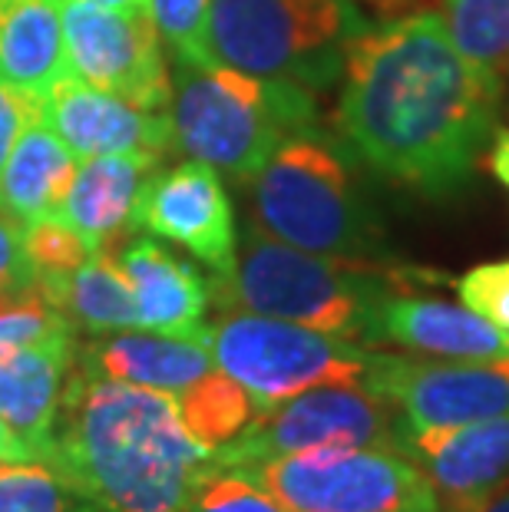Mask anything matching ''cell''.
Here are the masks:
<instances>
[{"label": "cell", "mask_w": 509, "mask_h": 512, "mask_svg": "<svg viewBox=\"0 0 509 512\" xmlns=\"http://www.w3.org/2000/svg\"><path fill=\"white\" fill-rule=\"evenodd\" d=\"M34 119H43V100L0 80V172L7 166V156H10V149H14L17 136L24 133Z\"/></svg>", "instance_id": "obj_31"}, {"label": "cell", "mask_w": 509, "mask_h": 512, "mask_svg": "<svg viewBox=\"0 0 509 512\" xmlns=\"http://www.w3.org/2000/svg\"><path fill=\"white\" fill-rule=\"evenodd\" d=\"M24 248L37 271V285L47 278L70 275L93 255L83 238L73 232V225L63 222L60 215H47V219L24 225Z\"/></svg>", "instance_id": "obj_28"}, {"label": "cell", "mask_w": 509, "mask_h": 512, "mask_svg": "<svg viewBox=\"0 0 509 512\" xmlns=\"http://www.w3.org/2000/svg\"><path fill=\"white\" fill-rule=\"evenodd\" d=\"M400 268L301 252L265 228L248 225L225 275L209 278L219 311H252L377 347V311L387 294L404 291Z\"/></svg>", "instance_id": "obj_3"}, {"label": "cell", "mask_w": 509, "mask_h": 512, "mask_svg": "<svg viewBox=\"0 0 509 512\" xmlns=\"http://www.w3.org/2000/svg\"><path fill=\"white\" fill-rule=\"evenodd\" d=\"M238 470L288 512H440L417 463L387 446H328Z\"/></svg>", "instance_id": "obj_8"}, {"label": "cell", "mask_w": 509, "mask_h": 512, "mask_svg": "<svg viewBox=\"0 0 509 512\" xmlns=\"http://www.w3.org/2000/svg\"><path fill=\"white\" fill-rule=\"evenodd\" d=\"M473 512H509V486L496 489V493L490 499H483Z\"/></svg>", "instance_id": "obj_33"}, {"label": "cell", "mask_w": 509, "mask_h": 512, "mask_svg": "<svg viewBox=\"0 0 509 512\" xmlns=\"http://www.w3.org/2000/svg\"><path fill=\"white\" fill-rule=\"evenodd\" d=\"M43 119L53 126L73 156H146L162 162L176 149L172 113H153L103 93L67 73L43 100Z\"/></svg>", "instance_id": "obj_14"}, {"label": "cell", "mask_w": 509, "mask_h": 512, "mask_svg": "<svg viewBox=\"0 0 509 512\" xmlns=\"http://www.w3.org/2000/svg\"><path fill=\"white\" fill-rule=\"evenodd\" d=\"M116 265L133 288L139 328L156 334H202L209 311V281L179 261L156 238L136 235L116 252Z\"/></svg>", "instance_id": "obj_18"}, {"label": "cell", "mask_w": 509, "mask_h": 512, "mask_svg": "<svg viewBox=\"0 0 509 512\" xmlns=\"http://www.w3.org/2000/svg\"><path fill=\"white\" fill-rule=\"evenodd\" d=\"M367 27L357 0H212L209 10L215 63L311 93L341 80L348 47Z\"/></svg>", "instance_id": "obj_6"}, {"label": "cell", "mask_w": 509, "mask_h": 512, "mask_svg": "<svg viewBox=\"0 0 509 512\" xmlns=\"http://www.w3.org/2000/svg\"><path fill=\"white\" fill-rule=\"evenodd\" d=\"M136 228L182 245L212 275H225L235 261L238 228L222 176L205 162H179L156 169L136 199Z\"/></svg>", "instance_id": "obj_12"}, {"label": "cell", "mask_w": 509, "mask_h": 512, "mask_svg": "<svg viewBox=\"0 0 509 512\" xmlns=\"http://www.w3.org/2000/svg\"><path fill=\"white\" fill-rule=\"evenodd\" d=\"M47 466L96 512H179L212 453L182 427L172 394L73 364Z\"/></svg>", "instance_id": "obj_2"}, {"label": "cell", "mask_w": 509, "mask_h": 512, "mask_svg": "<svg viewBox=\"0 0 509 512\" xmlns=\"http://www.w3.org/2000/svg\"><path fill=\"white\" fill-rule=\"evenodd\" d=\"M37 294L53 304L77 331L113 334L139 328L133 288L110 252H93L70 275L40 281Z\"/></svg>", "instance_id": "obj_22"}, {"label": "cell", "mask_w": 509, "mask_h": 512, "mask_svg": "<svg viewBox=\"0 0 509 512\" xmlns=\"http://www.w3.org/2000/svg\"><path fill=\"white\" fill-rule=\"evenodd\" d=\"M503 83L424 10L367 27L348 47L334 126L377 176L430 199L473 179L500 113Z\"/></svg>", "instance_id": "obj_1"}, {"label": "cell", "mask_w": 509, "mask_h": 512, "mask_svg": "<svg viewBox=\"0 0 509 512\" xmlns=\"http://www.w3.org/2000/svg\"><path fill=\"white\" fill-rule=\"evenodd\" d=\"M172 400H176L182 427L209 453L242 437L262 413L252 394L219 367H212L209 374H202L189 387H182L179 394H172Z\"/></svg>", "instance_id": "obj_23"}, {"label": "cell", "mask_w": 509, "mask_h": 512, "mask_svg": "<svg viewBox=\"0 0 509 512\" xmlns=\"http://www.w3.org/2000/svg\"><path fill=\"white\" fill-rule=\"evenodd\" d=\"M93 506L47 463H7L0 470V512H90Z\"/></svg>", "instance_id": "obj_25"}, {"label": "cell", "mask_w": 509, "mask_h": 512, "mask_svg": "<svg viewBox=\"0 0 509 512\" xmlns=\"http://www.w3.org/2000/svg\"><path fill=\"white\" fill-rule=\"evenodd\" d=\"M90 512H96V509H90Z\"/></svg>", "instance_id": "obj_37"}, {"label": "cell", "mask_w": 509, "mask_h": 512, "mask_svg": "<svg viewBox=\"0 0 509 512\" xmlns=\"http://www.w3.org/2000/svg\"><path fill=\"white\" fill-rule=\"evenodd\" d=\"M179 512H288L238 466H209L189 489Z\"/></svg>", "instance_id": "obj_26"}, {"label": "cell", "mask_w": 509, "mask_h": 512, "mask_svg": "<svg viewBox=\"0 0 509 512\" xmlns=\"http://www.w3.org/2000/svg\"><path fill=\"white\" fill-rule=\"evenodd\" d=\"M371 4H377L381 10H394V7H400L404 0H371Z\"/></svg>", "instance_id": "obj_35"}, {"label": "cell", "mask_w": 509, "mask_h": 512, "mask_svg": "<svg viewBox=\"0 0 509 512\" xmlns=\"http://www.w3.org/2000/svg\"><path fill=\"white\" fill-rule=\"evenodd\" d=\"M248 185L255 225L278 242L348 261H377L387 252L384 228L361 182L318 129L285 139Z\"/></svg>", "instance_id": "obj_5"}, {"label": "cell", "mask_w": 509, "mask_h": 512, "mask_svg": "<svg viewBox=\"0 0 509 512\" xmlns=\"http://www.w3.org/2000/svg\"><path fill=\"white\" fill-rule=\"evenodd\" d=\"M364 387L391 400L410 430L509 413V361H417L377 351Z\"/></svg>", "instance_id": "obj_11"}, {"label": "cell", "mask_w": 509, "mask_h": 512, "mask_svg": "<svg viewBox=\"0 0 509 512\" xmlns=\"http://www.w3.org/2000/svg\"><path fill=\"white\" fill-rule=\"evenodd\" d=\"M209 334L212 361L242 384L258 410L324 384H364L374 347L252 311H222Z\"/></svg>", "instance_id": "obj_7"}, {"label": "cell", "mask_w": 509, "mask_h": 512, "mask_svg": "<svg viewBox=\"0 0 509 512\" xmlns=\"http://www.w3.org/2000/svg\"><path fill=\"white\" fill-rule=\"evenodd\" d=\"M67 73L63 0H0V80L47 100Z\"/></svg>", "instance_id": "obj_20"}, {"label": "cell", "mask_w": 509, "mask_h": 512, "mask_svg": "<svg viewBox=\"0 0 509 512\" xmlns=\"http://www.w3.org/2000/svg\"><path fill=\"white\" fill-rule=\"evenodd\" d=\"M37 294V271L24 248V225L0 212V308Z\"/></svg>", "instance_id": "obj_30"}, {"label": "cell", "mask_w": 509, "mask_h": 512, "mask_svg": "<svg viewBox=\"0 0 509 512\" xmlns=\"http://www.w3.org/2000/svg\"><path fill=\"white\" fill-rule=\"evenodd\" d=\"M400 413L364 384H324L262 410L242 437L212 453L215 466H248L328 446L397 450Z\"/></svg>", "instance_id": "obj_9"}, {"label": "cell", "mask_w": 509, "mask_h": 512, "mask_svg": "<svg viewBox=\"0 0 509 512\" xmlns=\"http://www.w3.org/2000/svg\"><path fill=\"white\" fill-rule=\"evenodd\" d=\"M490 169H493V176L509 189V133H503L500 139H496L493 156H490Z\"/></svg>", "instance_id": "obj_32"}, {"label": "cell", "mask_w": 509, "mask_h": 512, "mask_svg": "<svg viewBox=\"0 0 509 512\" xmlns=\"http://www.w3.org/2000/svg\"><path fill=\"white\" fill-rule=\"evenodd\" d=\"M318 103L298 83L265 80L222 63L176 60L172 67V129L189 159L252 182L268 156L291 136L314 133Z\"/></svg>", "instance_id": "obj_4"}, {"label": "cell", "mask_w": 509, "mask_h": 512, "mask_svg": "<svg viewBox=\"0 0 509 512\" xmlns=\"http://www.w3.org/2000/svg\"><path fill=\"white\" fill-rule=\"evenodd\" d=\"M70 73L103 93L172 113V73L149 10H110L63 0Z\"/></svg>", "instance_id": "obj_10"}, {"label": "cell", "mask_w": 509, "mask_h": 512, "mask_svg": "<svg viewBox=\"0 0 509 512\" xmlns=\"http://www.w3.org/2000/svg\"><path fill=\"white\" fill-rule=\"evenodd\" d=\"M77 367L86 374L123 380V384L179 394L192 380L215 367L209 334H156L143 328L90 334L77 344Z\"/></svg>", "instance_id": "obj_17"}, {"label": "cell", "mask_w": 509, "mask_h": 512, "mask_svg": "<svg viewBox=\"0 0 509 512\" xmlns=\"http://www.w3.org/2000/svg\"><path fill=\"white\" fill-rule=\"evenodd\" d=\"M96 7H110V10H149V0H86Z\"/></svg>", "instance_id": "obj_34"}, {"label": "cell", "mask_w": 509, "mask_h": 512, "mask_svg": "<svg viewBox=\"0 0 509 512\" xmlns=\"http://www.w3.org/2000/svg\"><path fill=\"white\" fill-rule=\"evenodd\" d=\"M209 10L212 0H149V17L172 57L199 63V67L215 63L209 43Z\"/></svg>", "instance_id": "obj_27"}, {"label": "cell", "mask_w": 509, "mask_h": 512, "mask_svg": "<svg viewBox=\"0 0 509 512\" xmlns=\"http://www.w3.org/2000/svg\"><path fill=\"white\" fill-rule=\"evenodd\" d=\"M453 43L476 67L509 80V0H443Z\"/></svg>", "instance_id": "obj_24"}, {"label": "cell", "mask_w": 509, "mask_h": 512, "mask_svg": "<svg viewBox=\"0 0 509 512\" xmlns=\"http://www.w3.org/2000/svg\"><path fill=\"white\" fill-rule=\"evenodd\" d=\"M463 308L476 311L496 328L509 331V258L486 261V265L470 268L457 281Z\"/></svg>", "instance_id": "obj_29"}, {"label": "cell", "mask_w": 509, "mask_h": 512, "mask_svg": "<svg viewBox=\"0 0 509 512\" xmlns=\"http://www.w3.org/2000/svg\"><path fill=\"white\" fill-rule=\"evenodd\" d=\"M397 450L424 473L440 512H473L509 479V413L460 427L400 423Z\"/></svg>", "instance_id": "obj_13"}, {"label": "cell", "mask_w": 509, "mask_h": 512, "mask_svg": "<svg viewBox=\"0 0 509 512\" xmlns=\"http://www.w3.org/2000/svg\"><path fill=\"white\" fill-rule=\"evenodd\" d=\"M374 344H397L447 361H509V331L460 304L417 298L410 288L384 298Z\"/></svg>", "instance_id": "obj_16"}, {"label": "cell", "mask_w": 509, "mask_h": 512, "mask_svg": "<svg viewBox=\"0 0 509 512\" xmlns=\"http://www.w3.org/2000/svg\"><path fill=\"white\" fill-rule=\"evenodd\" d=\"M4 466H7V463H0V470H4Z\"/></svg>", "instance_id": "obj_36"}, {"label": "cell", "mask_w": 509, "mask_h": 512, "mask_svg": "<svg viewBox=\"0 0 509 512\" xmlns=\"http://www.w3.org/2000/svg\"><path fill=\"white\" fill-rule=\"evenodd\" d=\"M77 364V331H57L43 341L0 354V420L47 463L53 427L67 380Z\"/></svg>", "instance_id": "obj_15"}, {"label": "cell", "mask_w": 509, "mask_h": 512, "mask_svg": "<svg viewBox=\"0 0 509 512\" xmlns=\"http://www.w3.org/2000/svg\"><path fill=\"white\" fill-rule=\"evenodd\" d=\"M156 169L159 162L146 156L77 159V172L57 215L73 225L90 252H110L126 232H136V199Z\"/></svg>", "instance_id": "obj_19"}, {"label": "cell", "mask_w": 509, "mask_h": 512, "mask_svg": "<svg viewBox=\"0 0 509 512\" xmlns=\"http://www.w3.org/2000/svg\"><path fill=\"white\" fill-rule=\"evenodd\" d=\"M77 172V156L53 133L47 119H34L17 136L0 172V212L20 225L57 215Z\"/></svg>", "instance_id": "obj_21"}]
</instances>
